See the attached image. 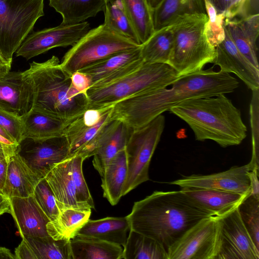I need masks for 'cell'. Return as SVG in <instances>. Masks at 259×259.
I'll use <instances>...</instances> for the list:
<instances>
[{
    "label": "cell",
    "instance_id": "4dcf8cb0",
    "mask_svg": "<svg viewBox=\"0 0 259 259\" xmlns=\"http://www.w3.org/2000/svg\"><path fill=\"white\" fill-rule=\"evenodd\" d=\"M194 13H206L204 0H163L152 11L154 31L182 15Z\"/></svg>",
    "mask_w": 259,
    "mask_h": 259
},
{
    "label": "cell",
    "instance_id": "f35d334b",
    "mask_svg": "<svg viewBox=\"0 0 259 259\" xmlns=\"http://www.w3.org/2000/svg\"><path fill=\"white\" fill-rule=\"evenodd\" d=\"M71 158L72 176L77 200L85 207L95 208L93 198L83 175L82 163L84 160L80 155H76Z\"/></svg>",
    "mask_w": 259,
    "mask_h": 259
},
{
    "label": "cell",
    "instance_id": "f907efd6",
    "mask_svg": "<svg viewBox=\"0 0 259 259\" xmlns=\"http://www.w3.org/2000/svg\"><path fill=\"white\" fill-rule=\"evenodd\" d=\"M0 259H15V257L9 249L0 247Z\"/></svg>",
    "mask_w": 259,
    "mask_h": 259
},
{
    "label": "cell",
    "instance_id": "cb8c5ba5",
    "mask_svg": "<svg viewBox=\"0 0 259 259\" xmlns=\"http://www.w3.org/2000/svg\"><path fill=\"white\" fill-rule=\"evenodd\" d=\"M141 47V45L135 49L117 53L78 71L89 77L91 87L93 86L125 67L143 60Z\"/></svg>",
    "mask_w": 259,
    "mask_h": 259
},
{
    "label": "cell",
    "instance_id": "9c48e42d",
    "mask_svg": "<svg viewBox=\"0 0 259 259\" xmlns=\"http://www.w3.org/2000/svg\"><path fill=\"white\" fill-rule=\"evenodd\" d=\"M165 122L164 116L160 114L147 124L133 128L125 147L127 175L122 196L150 180V161L163 133Z\"/></svg>",
    "mask_w": 259,
    "mask_h": 259
},
{
    "label": "cell",
    "instance_id": "4fadbf2b",
    "mask_svg": "<svg viewBox=\"0 0 259 259\" xmlns=\"http://www.w3.org/2000/svg\"><path fill=\"white\" fill-rule=\"evenodd\" d=\"M238 207L220 218L221 244L217 259L259 258V249L246 228Z\"/></svg>",
    "mask_w": 259,
    "mask_h": 259
},
{
    "label": "cell",
    "instance_id": "7a4b0ae2",
    "mask_svg": "<svg viewBox=\"0 0 259 259\" xmlns=\"http://www.w3.org/2000/svg\"><path fill=\"white\" fill-rule=\"evenodd\" d=\"M215 216L179 191H155L134 203L126 216L133 230L167 249L201 219Z\"/></svg>",
    "mask_w": 259,
    "mask_h": 259
},
{
    "label": "cell",
    "instance_id": "f546056e",
    "mask_svg": "<svg viewBox=\"0 0 259 259\" xmlns=\"http://www.w3.org/2000/svg\"><path fill=\"white\" fill-rule=\"evenodd\" d=\"M133 128L122 121L113 119L109 133L98 151L94 155L93 165L100 176L108 162L125 148Z\"/></svg>",
    "mask_w": 259,
    "mask_h": 259
},
{
    "label": "cell",
    "instance_id": "3957f363",
    "mask_svg": "<svg viewBox=\"0 0 259 259\" xmlns=\"http://www.w3.org/2000/svg\"><path fill=\"white\" fill-rule=\"evenodd\" d=\"M225 95L187 100L169 111L188 124L197 141L211 140L224 148L238 145L247 128L240 110Z\"/></svg>",
    "mask_w": 259,
    "mask_h": 259
},
{
    "label": "cell",
    "instance_id": "5bb4252c",
    "mask_svg": "<svg viewBox=\"0 0 259 259\" xmlns=\"http://www.w3.org/2000/svg\"><path fill=\"white\" fill-rule=\"evenodd\" d=\"M249 164L233 166L230 169L210 175H192L167 183L181 188H195L250 194V183L248 175Z\"/></svg>",
    "mask_w": 259,
    "mask_h": 259
},
{
    "label": "cell",
    "instance_id": "836d02e7",
    "mask_svg": "<svg viewBox=\"0 0 259 259\" xmlns=\"http://www.w3.org/2000/svg\"><path fill=\"white\" fill-rule=\"evenodd\" d=\"M120 1L142 45L154 32L152 10L147 0Z\"/></svg>",
    "mask_w": 259,
    "mask_h": 259
},
{
    "label": "cell",
    "instance_id": "1f68e13d",
    "mask_svg": "<svg viewBox=\"0 0 259 259\" xmlns=\"http://www.w3.org/2000/svg\"><path fill=\"white\" fill-rule=\"evenodd\" d=\"M174 42L172 23L156 30L141 47L146 63H168Z\"/></svg>",
    "mask_w": 259,
    "mask_h": 259
},
{
    "label": "cell",
    "instance_id": "8d00e7d4",
    "mask_svg": "<svg viewBox=\"0 0 259 259\" xmlns=\"http://www.w3.org/2000/svg\"><path fill=\"white\" fill-rule=\"evenodd\" d=\"M238 209L246 228L259 249V198L249 195L241 203Z\"/></svg>",
    "mask_w": 259,
    "mask_h": 259
},
{
    "label": "cell",
    "instance_id": "681fc988",
    "mask_svg": "<svg viewBox=\"0 0 259 259\" xmlns=\"http://www.w3.org/2000/svg\"><path fill=\"white\" fill-rule=\"evenodd\" d=\"M12 63L8 61L0 53V75L10 71Z\"/></svg>",
    "mask_w": 259,
    "mask_h": 259
},
{
    "label": "cell",
    "instance_id": "8992f818",
    "mask_svg": "<svg viewBox=\"0 0 259 259\" xmlns=\"http://www.w3.org/2000/svg\"><path fill=\"white\" fill-rule=\"evenodd\" d=\"M179 77L169 65L144 62L123 77L107 85L90 88L86 92L88 109H101L147 90L167 88Z\"/></svg>",
    "mask_w": 259,
    "mask_h": 259
},
{
    "label": "cell",
    "instance_id": "5b68a950",
    "mask_svg": "<svg viewBox=\"0 0 259 259\" xmlns=\"http://www.w3.org/2000/svg\"><path fill=\"white\" fill-rule=\"evenodd\" d=\"M208 17L205 13L182 15L172 23L174 42L168 64L179 77L203 69L212 63L215 48L206 33Z\"/></svg>",
    "mask_w": 259,
    "mask_h": 259
},
{
    "label": "cell",
    "instance_id": "484cf974",
    "mask_svg": "<svg viewBox=\"0 0 259 259\" xmlns=\"http://www.w3.org/2000/svg\"><path fill=\"white\" fill-rule=\"evenodd\" d=\"M70 247L72 259H122V246L92 237L76 235Z\"/></svg>",
    "mask_w": 259,
    "mask_h": 259
},
{
    "label": "cell",
    "instance_id": "9a60e30c",
    "mask_svg": "<svg viewBox=\"0 0 259 259\" xmlns=\"http://www.w3.org/2000/svg\"><path fill=\"white\" fill-rule=\"evenodd\" d=\"M225 32L224 39L215 47L212 63L219 66L222 72L235 74L251 91L259 90V69L241 53L225 30Z\"/></svg>",
    "mask_w": 259,
    "mask_h": 259
},
{
    "label": "cell",
    "instance_id": "30bf717a",
    "mask_svg": "<svg viewBox=\"0 0 259 259\" xmlns=\"http://www.w3.org/2000/svg\"><path fill=\"white\" fill-rule=\"evenodd\" d=\"M221 244L220 218H204L167 249L168 259H217Z\"/></svg>",
    "mask_w": 259,
    "mask_h": 259
},
{
    "label": "cell",
    "instance_id": "ac0fdd59",
    "mask_svg": "<svg viewBox=\"0 0 259 259\" xmlns=\"http://www.w3.org/2000/svg\"><path fill=\"white\" fill-rule=\"evenodd\" d=\"M11 212L21 236L45 237L50 236L47 225L50 221L33 195L10 198Z\"/></svg>",
    "mask_w": 259,
    "mask_h": 259
},
{
    "label": "cell",
    "instance_id": "d6986e66",
    "mask_svg": "<svg viewBox=\"0 0 259 259\" xmlns=\"http://www.w3.org/2000/svg\"><path fill=\"white\" fill-rule=\"evenodd\" d=\"M192 200L215 216L222 218L237 208L249 195L195 188L181 189Z\"/></svg>",
    "mask_w": 259,
    "mask_h": 259
},
{
    "label": "cell",
    "instance_id": "bcb514c9",
    "mask_svg": "<svg viewBox=\"0 0 259 259\" xmlns=\"http://www.w3.org/2000/svg\"><path fill=\"white\" fill-rule=\"evenodd\" d=\"M215 9L217 13L225 12L237 0H205Z\"/></svg>",
    "mask_w": 259,
    "mask_h": 259
},
{
    "label": "cell",
    "instance_id": "7dc6e473",
    "mask_svg": "<svg viewBox=\"0 0 259 259\" xmlns=\"http://www.w3.org/2000/svg\"><path fill=\"white\" fill-rule=\"evenodd\" d=\"M6 212H11L10 200L8 197L0 192V215Z\"/></svg>",
    "mask_w": 259,
    "mask_h": 259
},
{
    "label": "cell",
    "instance_id": "db71d44e",
    "mask_svg": "<svg viewBox=\"0 0 259 259\" xmlns=\"http://www.w3.org/2000/svg\"><path fill=\"white\" fill-rule=\"evenodd\" d=\"M106 3L108 2L109 0H103Z\"/></svg>",
    "mask_w": 259,
    "mask_h": 259
},
{
    "label": "cell",
    "instance_id": "2e32d148",
    "mask_svg": "<svg viewBox=\"0 0 259 259\" xmlns=\"http://www.w3.org/2000/svg\"><path fill=\"white\" fill-rule=\"evenodd\" d=\"M33 105V91L23 71L0 75V109L21 116Z\"/></svg>",
    "mask_w": 259,
    "mask_h": 259
},
{
    "label": "cell",
    "instance_id": "e575fe53",
    "mask_svg": "<svg viewBox=\"0 0 259 259\" xmlns=\"http://www.w3.org/2000/svg\"><path fill=\"white\" fill-rule=\"evenodd\" d=\"M36 259H72L70 240L22 235Z\"/></svg>",
    "mask_w": 259,
    "mask_h": 259
},
{
    "label": "cell",
    "instance_id": "f5cc1de1",
    "mask_svg": "<svg viewBox=\"0 0 259 259\" xmlns=\"http://www.w3.org/2000/svg\"><path fill=\"white\" fill-rule=\"evenodd\" d=\"M0 135L6 138V139L14 142L8 134L0 126ZM16 143V142H15Z\"/></svg>",
    "mask_w": 259,
    "mask_h": 259
},
{
    "label": "cell",
    "instance_id": "b9f144b4",
    "mask_svg": "<svg viewBox=\"0 0 259 259\" xmlns=\"http://www.w3.org/2000/svg\"><path fill=\"white\" fill-rule=\"evenodd\" d=\"M0 126L11 138L19 144L23 139V127L21 116L0 109Z\"/></svg>",
    "mask_w": 259,
    "mask_h": 259
},
{
    "label": "cell",
    "instance_id": "52a82bcc",
    "mask_svg": "<svg viewBox=\"0 0 259 259\" xmlns=\"http://www.w3.org/2000/svg\"><path fill=\"white\" fill-rule=\"evenodd\" d=\"M140 46L117 33L103 23L91 29L72 46L63 56L60 65L71 75L114 54Z\"/></svg>",
    "mask_w": 259,
    "mask_h": 259
},
{
    "label": "cell",
    "instance_id": "4316f807",
    "mask_svg": "<svg viewBox=\"0 0 259 259\" xmlns=\"http://www.w3.org/2000/svg\"><path fill=\"white\" fill-rule=\"evenodd\" d=\"M126 175L127 162L124 148L108 162L101 176L103 196L112 205L117 204L122 196Z\"/></svg>",
    "mask_w": 259,
    "mask_h": 259
},
{
    "label": "cell",
    "instance_id": "6da1fadb",
    "mask_svg": "<svg viewBox=\"0 0 259 259\" xmlns=\"http://www.w3.org/2000/svg\"><path fill=\"white\" fill-rule=\"evenodd\" d=\"M213 68L181 76L170 89L149 90L121 100L112 106L111 118L136 128L184 101L231 93L238 88V80L230 73Z\"/></svg>",
    "mask_w": 259,
    "mask_h": 259
},
{
    "label": "cell",
    "instance_id": "ffe728a7",
    "mask_svg": "<svg viewBox=\"0 0 259 259\" xmlns=\"http://www.w3.org/2000/svg\"><path fill=\"white\" fill-rule=\"evenodd\" d=\"M71 161V157L57 164L45 178L54 193L59 209L64 207L89 208L77 200L72 179Z\"/></svg>",
    "mask_w": 259,
    "mask_h": 259
},
{
    "label": "cell",
    "instance_id": "7402d4cb",
    "mask_svg": "<svg viewBox=\"0 0 259 259\" xmlns=\"http://www.w3.org/2000/svg\"><path fill=\"white\" fill-rule=\"evenodd\" d=\"M130 230L128 220L125 217H107L89 220L78 232L77 235L96 238L122 247Z\"/></svg>",
    "mask_w": 259,
    "mask_h": 259
},
{
    "label": "cell",
    "instance_id": "74e56055",
    "mask_svg": "<svg viewBox=\"0 0 259 259\" xmlns=\"http://www.w3.org/2000/svg\"><path fill=\"white\" fill-rule=\"evenodd\" d=\"M33 195L44 212L50 221L56 220L60 210L54 193L45 178L39 181Z\"/></svg>",
    "mask_w": 259,
    "mask_h": 259
},
{
    "label": "cell",
    "instance_id": "d4e9b609",
    "mask_svg": "<svg viewBox=\"0 0 259 259\" xmlns=\"http://www.w3.org/2000/svg\"><path fill=\"white\" fill-rule=\"evenodd\" d=\"M91 209L71 207L60 209L58 218L47 225L49 235L55 240H71L89 220Z\"/></svg>",
    "mask_w": 259,
    "mask_h": 259
},
{
    "label": "cell",
    "instance_id": "8fae6325",
    "mask_svg": "<svg viewBox=\"0 0 259 259\" xmlns=\"http://www.w3.org/2000/svg\"><path fill=\"white\" fill-rule=\"evenodd\" d=\"M69 146L64 135L45 139H24L17 153L40 180L58 163L68 158Z\"/></svg>",
    "mask_w": 259,
    "mask_h": 259
},
{
    "label": "cell",
    "instance_id": "e0dca14e",
    "mask_svg": "<svg viewBox=\"0 0 259 259\" xmlns=\"http://www.w3.org/2000/svg\"><path fill=\"white\" fill-rule=\"evenodd\" d=\"M224 28L241 53L256 68L259 15L224 18Z\"/></svg>",
    "mask_w": 259,
    "mask_h": 259
},
{
    "label": "cell",
    "instance_id": "d6a6232c",
    "mask_svg": "<svg viewBox=\"0 0 259 259\" xmlns=\"http://www.w3.org/2000/svg\"><path fill=\"white\" fill-rule=\"evenodd\" d=\"M122 259H168L166 249L155 240L130 229Z\"/></svg>",
    "mask_w": 259,
    "mask_h": 259
},
{
    "label": "cell",
    "instance_id": "ab89813d",
    "mask_svg": "<svg viewBox=\"0 0 259 259\" xmlns=\"http://www.w3.org/2000/svg\"><path fill=\"white\" fill-rule=\"evenodd\" d=\"M249 115L251 130L252 156L248 164L250 170H259V90L252 91Z\"/></svg>",
    "mask_w": 259,
    "mask_h": 259
},
{
    "label": "cell",
    "instance_id": "816d5d0a",
    "mask_svg": "<svg viewBox=\"0 0 259 259\" xmlns=\"http://www.w3.org/2000/svg\"><path fill=\"white\" fill-rule=\"evenodd\" d=\"M148 4L153 11L156 8L162 3L163 0H147Z\"/></svg>",
    "mask_w": 259,
    "mask_h": 259
},
{
    "label": "cell",
    "instance_id": "ee69618b",
    "mask_svg": "<svg viewBox=\"0 0 259 259\" xmlns=\"http://www.w3.org/2000/svg\"><path fill=\"white\" fill-rule=\"evenodd\" d=\"M14 255L15 259H36L30 246L23 238L20 244L15 249Z\"/></svg>",
    "mask_w": 259,
    "mask_h": 259
},
{
    "label": "cell",
    "instance_id": "f6af8a7d",
    "mask_svg": "<svg viewBox=\"0 0 259 259\" xmlns=\"http://www.w3.org/2000/svg\"><path fill=\"white\" fill-rule=\"evenodd\" d=\"M258 170H252L248 172L250 183V194L256 198H259V181Z\"/></svg>",
    "mask_w": 259,
    "mask_h": 259
},
{
    "label": "cell",
    "instance_id": "c3c4849f",
    "mask_svg": "<svg viewBox=\"0 0 259 259\" xmlns=\"http://www.w3.org/2000/svg\"><path fill=\"white\" fill-rule=\"evenodd\" d=\"M8 167V161L6 159L0 158V192L2 190L5 185L6 177Z\"/></svg>",
    "mask_w": 259,
    "mask_h": 259
},
{
    "label": "cell",
    "instance_id": "d590c367",
    "mask_svg": "<svg viewBox=\"0 0 259 259\" xmlns=\"http://www.w3.org/2000/svg\"><path fill=\"white\" fill-rule=\"evenodd\" d=\"M104 13L105 25L117 33L141 45L120 0H109L107 2Z\"/></svg>",
    "mask_w": 259,
    "mask_h": 259
},
{
    "label": "cell",
    "instance_id": "44dd1931",
    "mask_svg": "<svg viewBox=\"0 0 259 259\" xmlns=\"http://www.w3.org/2000/svg\"><path fill=\"white\" fill-rule=\"evenodd\" d=\"M40 179L18 154L10 158L2 193L8 197H27L33 195Z\"/></svg>",
    "mask_w": 259,
    "mask_h": 259
},
{
    "label": "cell",
    "instance_id": "603a6c76",
    "mask_svg": "<svg viewBox=\"0 0 259 259\" xmlns=\"http://www.w3.org/2000/svg\"><path fill=\"white\" fill-rule=\"evenodd\" d=\"M21 119L23 139L38 140L63 135L65 128L70 122L32 108L21 116Z\"/></svg>",
    "mask_w": 259,
    "mask_h": 259
},
{
    "label": "cell",
    "instance_id": "7c38bea8",
    "mask_svg": "<svg viewBox=\"0 0 259 259\" xmlns=\"http://www.w3.org/2000/svg\"><path fill=\"white\" fill-rule=\"evenodd\" d=\"M84 21L71 25L60 24L28 34L15 52L17 57L29 60L56 47L73 46L90 29Z\"/></svg>",
    "mask_w": 259,
    "mask_h": 259
},
{
    "label": "cell",
    "instance_id": "60d3db41",
    "mask_svg": "<svg viewBox=\"0 0 259 259\" xmlns=\"http://www.w3.org/2000/svg\"><path fill=\"white\" fill-rule=\"evenodd\" d=\"M204 1L208 17L206 27V35L209 42L215 48L224 39L225 36L223 24L224 13H217L208 2L205 0Z\"/></svg>",
    "mask_w": 259,
    "mask_h": 259
},
{
    "label": "cell",
    "instance_id": "277c9868",
    "mask_svg": "<svg viewBox=\"0 0 259 259\" xmlns=\"http://www.w3.org/2000/svg\"><path fill=\"white\" fill-rule=\"evenodd\" d=\"M23 73L32 86V109L68 121L88 109L87 95L72 87L71 75L62 68L57 57L33 61Z\"/></svg>",
    "mask_w": 259,
    "mask_h": 259
},
{
    "label": "cell",
    "instance_id": "7bdbcfd3",
    "mask_svg": "<svg viewBox=\"0 0 259 259\" xmlns=\"http://www.w3.org/2000/svg\"><path fill=\"white\" fill-rule=\"evenodd\" d=\"M72 87L81 93L86 95L87 91L91 85L89 77L85 73L77 71L71 75Z\"/></svg>",
    "mask_w": 259,
    "mask_h": 259
},
{
    "label": "cell",
    "instance_id": "83f0119b",
    "mask_svg": "<svg viewBox=\"0 0 259 259\" xmlns=\"http://www.w3.org/2000/svg\"><path fill=\"white\" fill-rule=\"evenodd\" d=\"M49 5L62 17L61 24L71 25L84 22L104 12L103 0H49Z\"/></svg>",
    "mask_w": 259,
    "mask_h": 259
},
{
    "label": "cell",
    "instance_id": "f1b7e54d",
    "mask_svg": "<svg viewBox=\"0 0 259 259\" xmlns=\"http://www.w3.org/2000/svg\"><path fill=\"white\" fill-rule=\"evenodd\" d=\"M112 106L106 107L100 120L93 126H87L81 115L71 121L63 132L69 146L68 158L74 156L85 145L93 140L112 119Z\"/></svg>",
    "mask_w": 259,
    "mask_h": 259
},
{
    "label": "cell",
    "instance_id": "ba28073f",
    "mask_svg": "<svg viewBox=\"0 0 259 259\" xmlns=\"http://www.w3.org/2000/svg\"><path fill=\"white\" fill-rule=\"evenodd\" d=\"M44 0H0V53L12 63L13 56L44 15Z\"/></svg>",
    "mask_w": 259,
    "mask_h": 259
}]
</instances>
